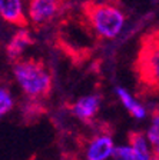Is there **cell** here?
Wrapping results in <instances>:
<instances>
[{
	"mask_svg": "<svg viewBox=\"0 0 159 160\" xmlns=\"http://www.w3.org/2000/svg\"><path fill=\"white\" fill-rule=\"evenodd\" d=\"M158 30H151L140 40V49L135 60L133 69L142 93H158L159 83V50Z\"/></svg>",
	"mask_w": 159,
	"mask_h": 160,
	"instance_id": "cell-1",
	"label": "cell"
},
{
	"mask_svg": "<svg viewBox=\"0 0 159 160\" xmlns=\"http://www.w3.org/2000/svg\"><path fill=\"white\" fill-rule=\"evenodd\" d=\"M13 70L17 83L32 100H42L50 96L52 76L42 60H17Z\"/></svg>",
	"mask_w": 159,
	"mask_h": 160,
	"instance_id": "cell-2",
	"label": "cell"
},
{
	"mask_svg": "<svg viewBox=\"0 0 159 160\" xmlns=\"http://www.w3.org/2000/svg\"><path fill=\"white\" fill-rule=\"evenodd\" d=\"M83 13L96 34L103 39L116 37L125 23V16L122 12L108 3L86 2L83 4Z\"/></svg>",
	"mask_w": 159,
	"mask_h": 160,
	"instance_id": "cell-3",
	"label": "cell"
},
{
	"mask_svg": "<svg viewBox=\"0 0 159 160\" xmlns=\"http://www.w3.org/2000/svg\"><path fill=\"white\" fill-rule=\"evenodd\" d=\"M62 0H30L29 17L34 26H45L60 12Z\"/></svg>",
	"mask_w": 159,
	"mask_h": 160,
	"instance_id": "cell-4",
	"label": "cell"
},
{
	"mask_svg": "<svg viewBox=\"0 0 159 160\" xmlns=\"http://www.w3.org/2000/svg\"><path fill=\"white\" fill-rule=\"evenodd\" d=\"M0 16L10 24L19 27L27 26V19L23 13L22 0H0Z\"/></svg>",
	"mask_w": 159,
	"mask_h": 160,
	"instance_id": "cell-5",
	"label": "cell"
},
{
	"mask_svg": "<svg viewBox=\"0 0 159 160\" xmlns=\"http://www.w3.org/2000/svg\"><path fill=\"white\" fill-rule=\"evenodd\" d=\"M113 150V142L109 136H98L90 142L86 152L87 160H105L112 154Z\"/></svg>",
	"mask_w": 159,
	"mask_h": 160,
	"instance_id": "cell-6",
	"label": "cell"
},
{
	"mask_svg": "<svg viewBox=\"0 0 159 160\" xmlns=\"http://www.w3.org/2000/svg\"><path fill=\"white\" fill-rule=\"evenodd\" d=\"M33 43H34L33 37L30 36V33L27 30H19V32L12 37L10 43L7 44V49H6L7 56H9L10 59L17 60V57L23 53V50Z\"/></svg>",
	"mask_w": 159,
	"mask_h": 160,
	"instance_id": "cell-7",
	"label": "cell"
},
{
	"mask_svg": "<svg viewBox=\"0 0 159 160\" xmlns=\"http://www.w3.org/2000/svg\"><path fill=\"white\" fill-rule=\"evenodd\" d=\"M98 109H99V100H98V97L87 96V97H82L80 100H77V103L73 107V112L83 122H89L96 114Z\"/></svg>",
	"mask_w": 159,
	"mask_h": 160,
	"instance_id": "cell-8",
	"label": "cell"
},
{
	"mask_svg": "<svg viewBox=\"0 0 159 160\" xmlns=\"http://www.w3.org/2000/svg\"><path fill=\"white\" fill-rule=\"evenodd\" d=\"M128 139L130 142V149L135 154V160H149L151 154L145 142V136L142 132H129Z\"/></svg>",
	"mask_w": 159,
	"mask_h": 160,
	"instance_id": "cell-9",
	"label": "cell"
},
{
	"mask_svg": "<svg viewBox=\"0 0 159 160\" xmlns=\"http://www.w3.org/2000/svg\"><path fill=\"white\" fill-rule=\"evenodd\" d=\"M118 93H119V97L123 102V104L126 106V109L129 110L133 116L138 117V119H142V117L145 116V110H143V107L140 106L139 103H136L128 92H125L123 89H118Z\"/></svg>",
	"mask_w": 159,
	"mask_h": 160,
	"instance_id": "cell-10",
	"label": "cell"
},
{
	"mask_svg": "<svg viewBox=\"0 0 159 160\" xmlns=\"http://www.w3.org/2000/svg\"><path fill=\"white\" fill-rule=\"evenodd\" d=\"M13 107V99L7 89H0V117Z\"/></svg>",
	"mask_w": 159,
	"mask_h": 160,
	"instance_id": "cell-11",
	"label": "cell"
},
{
	"mask_svg": "<svg viewBox=\"0 0 159 160\" xmlns=\"http://www.w3.org/2000/svg\"><path fill=\"white\" fill-rule=\"evenodd\" d=\"M158 123H159V117H158V112H155L153 114V124L151 126V130L148 133L149 142L155 146V150H158V139H159V129H158Z\"/></svg>",
	"mask_w": 159,
	"mask_h": 160,
	"instance_id": "cell-12",
	"label": "cell"
},
{
	"mask_svg": "<svg viewBox=\"0 0 159 160\" xmlns=\"http://www.w3.org/2000/svg\"><path fill=\"white\" fill-rule=\"evenodd\" d=\"M112 154L118 160H135V154H133L130 147H118V149H113Z\"/></svg>",
	"mask_w": 159,
	"mask_h": 160,
	"instance_id": "cell-13",
	"label": "cell"
},
{
	"mask_svg": "<svg viewBox=\"0 0 159 160\" xmlns=\"http://www.w3.org/2000/svg\"><path fill=\"white\" fill-rule=\"evenodd\" d=\"M62 160H77V159L76 157H73V156H65Z\"/></svg>",
	"mask_w": 159,
	"mask_h": 160,
	"instance_id": "cell-14",
	"label": "cell"
},
{
	"mask_svg": "<svg viewBox=\"0 0 159 160\" xmlns=\"http://www.w3.org/2000/svg\"><path fill=\"white\" fill-rule=\"evenodd\" d=\"M149 160H152V159H149ZM153 160H158V154H155V157H153Z\"/></svg>",
	"mask_w": 159,
	"mask_h": 160,
	"instance_id": "cell-15",
	"label": "cell"
},
{
	"mask_svg": "<svg viewBox=\"0 0 159 160\" xmlns=\"http://www.w3.org/2000/svg\"><path fill=\"white\" fill-rule=\"evenodd\" d=\"M113 2H119V0H113Z\"/></svg>",
	"mask_w": 159,
	"mask_h": 160,
	"instance_id": "cell-16",
	"label": "cell"
}]
</instances>
